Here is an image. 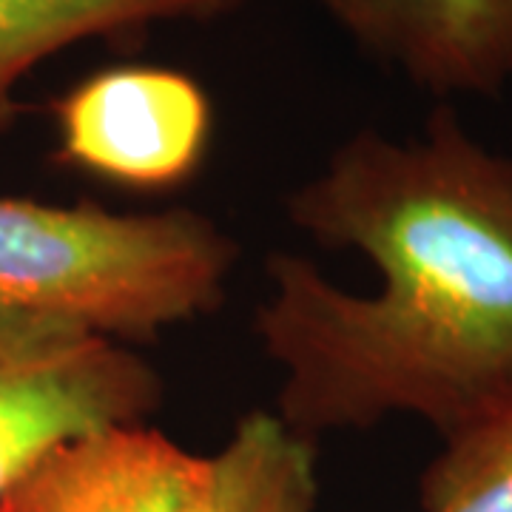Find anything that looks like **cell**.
Segmentation results:
<instances>
[{
  "label": "cell",
  "instance_id": "cell-1",
  "mask_svg": "<svg viewBox=\"0 0 512 512\" xmlns=\"http://www.w3.org/2000/svg\"><path fill=\"white\" fill-rule=\"evenodd\" d=\"M288 217L365 256L379 288L345 291L311 259L271 254L254 330L282 370L285 424L316 439L413 416L450 439L512 402V157L450 103L410 140L353 134Z\"/></svg>",
  "mask_w": 512,
  "mask_h": 512
},
{
  "label": "cell",
  "instance_id": "cell-2",
  "mask_svg": "<svg viewBox=\"0 0 512 512\" xmlns=\"http://www.w3.org/2000/svg\"><path fill=\"white\" fill-rule=\"evenodd\" d=\"M239 248L191 208L114 214L0 197V316L146 342L217 311Z\"/></svg>",
  "mask_w": 512,
  "mask_h": 512
},
{
  "label": "cell",
  "instance_id": "cell-3",
  "mask_svg": "<svg viewBox=\"0 0 512 512\" xmlns=\"http://www.w3.org/2000/svg\"><path fill=\"white\" fill-rule=\"evenodd\" d=\"M316 501V439L251 410L211 456L143 424L66 441L9 487L0 512H316Z\"/></svg>",
  "mask_w": 512,
  "mask_h": 512
},
{
  "label": "cell",
  "instance_id": "cell-4",
  "mask_svg": "<svg viewBox=\"0 0 512 512\" xmlns=\"http://www.w3.org/2000/svg\"><path fill=\"white\" fill-rule=\"evenodd\" d=\"M163 393L128 345L57 319L0 316V498L60 444L143 424Z\"/></svg>",
  "mask_w": 512,
  "mask_h": 512
},
{
  "label": "cell",
  "instance_id": "cell-5",
  "mask_svg": "<svg viewBox=\"0 0 512 512\" xmlns=\"http://www.w3.org/2000/svg\"><path fill=\"white\" fill-rule=\"evenodd\" d=\"M55 160L128 191H168L205 163L214 106L197 77L157 63L86 74L49 103Z\"/></svg>",
  "mask_w": 512,
  "mask_h": 512
},
{
  "label": "cell",
  "instance_id": "cell-6",
  "mask_svg": "<svg viewBox=\"0 0 512 512\" xmlns=\"http://www.w3.org/2000/svg\"><path fill=\"white\" fill-rule=\"evenodd\" d=\"M362 49L436 97L512 86V0H316Z\"/></svg>",
  "mask_w": 512,
  "mask_h": 512
},
{
  "label": "cell",
  "instance_id": "cell-7",
  "mask_svg": "<svg viewBox=\"0 0 512 512\" xmlns=\"http://www.w3.org/2000/svg\"><path fill=\"white\" fill-rule=\"evenodd\" d=\"M242 0H0V137L20 103L15 89L46 57L83 40L126 43L171 20H214Z\"/></svg>",
  "mask_w": 512,
  "mask_h": 512
},
{
  "label": "cell",
  "instance_id": "cell-8",
  "mask_svg": "<svg viewBox=\"0 0 512 512\" xmlns=\"http://www.w3.org/2000/svg\"><path fill=\"white\" fill-rule=\"evenodd\" d=\"M424 512H512V402L450 439L419 481Z\"/></svg>",
  "mask_w": 512,
  "mask_h": 512
}]
</instances>
